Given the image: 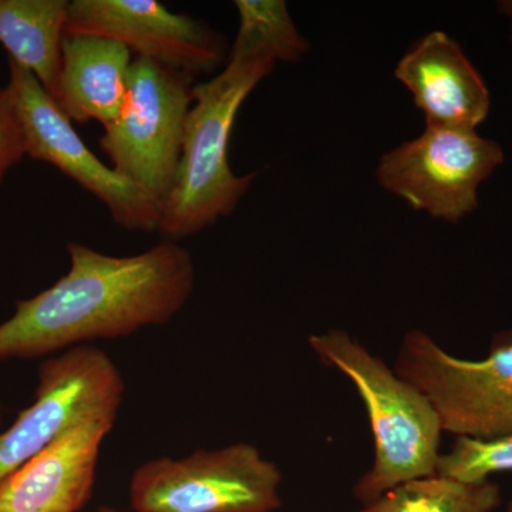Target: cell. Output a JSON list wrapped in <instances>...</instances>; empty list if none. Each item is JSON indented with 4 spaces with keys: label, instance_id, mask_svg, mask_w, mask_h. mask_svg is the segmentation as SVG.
<instances>
[{
    "label": "cell",
    "instance_id": "1",
    "mask_svg": "<svg viewBox=\"0 0 512 512\" xmlns=\"http://www.w3.org/2000/svg\"><path fill=\"white\" fill-rule=\"evenodd\" d=\"M67 251L69 272L16 303L15 313L0 323V362L163 326L194 293V258L178 242L163 241L133 256L106 255L79 242H69Z\"/></svg>",
    "mask_w": 512,
    "mask_h": 512
},
{
    "label": "cell",
    "instance_id": "2",
    "mask_svg": "<svg viewBox=\"0 0 512 512\" xmlns=\"http://www.w3.org/2000/svg\"><path fill=\"white\" fill-rule=\"evenodd\" d=\"M276 63L268 53L232 43L224 69L195 84L173 190L161 210L157 232L164 241L192 237L228 217L254 183L255 173L231 170L229 140L242 104Z\"/></svg>",
    "mask_w": 512,
    "mask_h": 512
},
{
    "label": "cell",
    "instance_id": "3",
    "mask_svg": "<svg viewBox=\"0 0 512 512\" xmlns=\"http://www.w3.org/2000/svg\"><path fill=\"white\" fill-rule=\"evenodd\" d=\"M309 345L320 362L349 377L369 414L375 461L353 487L356 500L367 505L397 485L436 474L443 427L430 400L345 330L313 335Z\"/></svg>",
    "mask_w": 512,
    "mask_h": 512
},
{
    "label": "cell",
    "instance_id": "4",
    "mask_svg": "<svg viewBox=\"0 0 512 512\" xmlns=\"http://www.w3.org/2000/svg\"><path fill=\"white\" fill-rule=\"evenodd\" d=\"M195 84L191 74L134 57L123 109L100 138L114 170L160 210L173 190Z\"/></svg>",
    "mask_w": 512,
    "mask_h": 512
},
{
    "label": "cell",
    "instance_id": "5",
    "mask_svg": "<svg viewBox=\"0 0 512 512\" xmlns=\"http://www.w3.org/2000/svg\"><path fill=\"white\" fill-rule=\"evenodd\" d=\"M394 372L430 400L443 431L478 440L512 434V330L495 336L483 360L458 359L412 330Z\"/></svg>",
    "mask_w": 512,
    "mask_h": 512
},
{
    "label": "cell",
    "instance_id": "6",
    "mask_svg": "<svg viewBox=\"0 0 512 512\" xmlns=\"http://www.w3.org/2000/svg\"><path fill=\"white\" fill-rule=\"evenodd\" d=\"M282 474L247 443L146 461L130 481L136 512H275Z\"/></svg>",
    "mask_w": 512,
    "mask_h": 512
},
{
    "label": "cell",
    "instance_id": "7",
    "mask_svg": "<svg viewBox=\"0 0 512 512\" xmlns=\"http://www.w3.org/2000/svg\"><path fill=\"white\" fill-rule=\"evenodd\" d=\"M124 390L120 370L96 346H74L40 363L35 403L0 434V481L80 424L116 421Z\"/></svg>",
    "mask_w": 512,
    "mask_h": 512
},
{
    "label": "cell",
    "instance_id": "8",
    "mask_svg": "<svg viewBox=\"0 0 512 512\" xmlns=\"http://www.w3.org/2000/svg\"><path fill=\"white\" fill-rule=\"evenodd\" d=\"M5 90L22 128L26 156L52 164L93 194L119 227L158 231L161 210L156 202L113 167L101 163L74 130L73 121L29 70L9 60Z\"/></svg>",
    "mask_w": 512,
    "mask_h": 512
},
{
    "label": "cell",
    "instance_id": "9",
    "mask_svg": "<svg viewBox=\"0 0 512 512\" xmlns=\"http://www.w3.org/2000/svg\"><path fill=\"white\" fill-rule=\"evenodd\" d=\"M504 163L500 144L476 130L430 126L384 154L377 180L414 210L457 224L476 210L478 187Z\"/></svg>",
    "mask_w": 512,
    "mask_h": 512
},
{
    "label": "cell",
    "instance_id": "10",
    "mask_svg": "<svg viewBox=\"0 0 512 512\" xmlns=\"http://www.w3.org/2000/svg\"><path fill=\"white\" fill-rule=\"evenodd\" d=\"M116 40L136 57L198 77L227 63V42L201 20L174 13L157 0H73L66 35Z\"/></svg>",
    "mask_w": 512,
    "mask_h": 512
},
{
    "label": "cell",
    "instance_id": "11",
    "mask_svg": "<svg viewBox=\"0 0 512 512\" xmlns=\"http://www.w3.org/2000/svg\"><path fill=\"white\" fill-rule=\"evenodd\" d=\"M113 420H90L0 481V512H79L92 498L100 447Z\"/></svg>",
    "mask_w": 512,
    "mask_h": 512
},
{
    "label": "cell",
    "instance_id": "12",
    "mask_svg": "<svg viewBox=\"0 0 512 512\" xmlns=\"http://www.w3.org/2000/svg\"><path fill=\"white\" fill-rule=\"evenodd\" d=\"M430 126L476 130L491 107L483 77L456 40L444 32L421 37L396 67Z\"/></svg>",
    "mask_w": 512,
    "mask_h": 512
},
{
    "label": "cell",
    "instance_id": "13",
    "mask_svg": "<svg viewBox=\"0 0 512 512\" xmlns=\"http://www.w3.org/2000/svg\"><path fill=\"white\" fill-rule=\"evenodd\" d=\"M131 63L130 49L109 37L64 35L57 104L72 121L109 126L126 101Z\"/></svg>",
    "mask_w": 512,
    "mask_h": 512
},
{
    "label": "cell",
    "instance_id": "14",
    "mask_svg": "<svg viewBox=\"0 0 512 512\" xmlns=\"http://www.w3.org/2000/svg\"><path fill=\"white\" fill-rule=\"evenodd\" d=\"M67 0H0V45L56 99Z\"/></svg>",
    "mask_w": 512,
    "mask_h": 512
},
{
    "label": "cell",
    "instance_id": "15",
    "mask_svg": "<svg viewBox=\"0 0 512 512\" xmlns=\"http://www.w3.org/2000/svg\"><path fill=\"white\" fill-rule=\"evenodd\" d=\"M500 504L501 488L493 481L433 474L397 485L359 512H493Z\"/></svg>",
    "mask_w": 512,
    "mask_h": 512
},
{
    "label": "cell",
    "instance_id": "16",
    "mask_svg": "<svg viewBox=\"0 0 512 512\" xmlns=\"http://www.w3.org/2000/svg\"><path fill=\"white\" fill-rule=\"evenodd\" d=\"M239 25L234 43L261 50L276 62L298 63L309 43L296 29L282 0H237Z\"/></svg>",
    "mask_w": 512,
    "mask_h": 512
},
{
    "label": "cell",
    "instance_id": "17",
    "mask_svg": "<svg viewBox=\"0 0 512 512\" xmlns=\"http://www.w3.org/2000/svg\"><path fill=\"white\" fill-rule=\"evenodd\" d=\"M512 471V434L497 439L457 437L447 454H441L436 474L478 483L498 473Z\"/></svg>",
    "mask_w": 512,
    "mask_h": 512
},
{
    "label": "cell",
    "instance_id": "18",
    "mask_svg": "<svg viewBox=\"0 0 512 512\" xmlns=\"http://www.w3.org/2000/svg\"><path fill=\"white\" fill-rule=\"evenodd\" d=\"M26 156L25 138L5 89H0V184Z\"/></svg>",
    "mask_w": 512,
    "mask_h": 512
},
{
    "label": "cell",
    "instance_id": "19",
    "mask_svg": "<svg viewBox=\"0 0 512 512\" xmlns=\"http://www.w3.org/2000/svg\"><path fill=\"white\" fill-rule=\"evenodd\" d=\"M3 433V406L0 403V434Z\"/></svg>",
    "mask_w": 512,
    "mask_h": 512
},
{
    "label": "cell",
    "instance_id": "20",
    "mask_svg": "<svg viewBox=\"0 0 512 512\" xmlns=\"http://www.w3.org/2000/svg\"><path fill=\"white\" fill-rule=\"evenodd\" d=\"M507 512H512V495H511L510 503H508Z\"/></svg>",
    "mask_w": 512,
    "mask_h": 512
},
{
    "label": "cell",
    "instance_id": "21",
    "mask_svg": "<svg viewBox=\"0 0 512 512\" xmlns=\"http://www.w3.org/2000/svg\"><path fill=\"white\" fill-rule=\"evenodd\" d=\"M100 512H120V511L104 510V511H100Z\"/></svg>",
    "mask_w": 512,
    "mask_h": 512
},
{
    "label": "cell",
    "instance_id": "22",
    "mask_svg": "<svg viewBox=\"0 0 512 512\" xmlns=\"http://www.w3.org/2000/svg\"><path fill=\"white\" fill-rule=\"evenodd\" d=\"M511 20H512V15H511Z\"/></svg>",
    "mask_w": 512,
    "mask_h": 512
}]
</instances>
